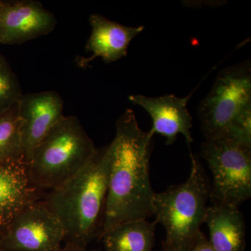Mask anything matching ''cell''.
Returning <instances> with one entry per match:
<instances>
[{"label":"cell","mask_w":251,"mask_h":251,"mask_svg":"<svg viewBox=\"0 0 251 251\" xmlns=\"http://www.w3.org/2000/svg\"><path fill=\"white\" fill-rule=\"evenodd\" d=\"M98 149L76 117L64 116L34 149L27 163L31 184L44 193L84 168Z\"/></svg>","instance_id":"4"},{"label":"cell","mask_w":251,"mask_h":251,"mask_svg":"<svg viewBox=\"0 0 251 251\" xmlns=\"http://www.w3.org/2000/svg\"><path fill=\"white\" fill-rule=\"evenodd\" d=\"M163 251H176L163 243Z\"/></svg>","instance_id":"19"},{"label":"cell","mask_w":251,"mask_h":251,"mask_svg":"<svg viewBox=\"0 0 251 251\" xmlns=\"http://www.w3.org/2000/svg\"><path fill=\"white\" fill-rule=\"evenodd\" d=\"M204 223L209 229V241L214 250L244 251L246 224L239 207L211 204L206 209Z\"/></svg>","instance_id":"13"},{"label":"cell","mask_w":251,"mask_h":251,"mask_svg":"<svg viewBox=\"0 0 251 251\" xmlns=\"http://www.w3.org/2000/svg\"><path fill=\"white\" fill-rule=\"evenodd\" d=\"M23 94L17 75L0 54V115L17 105Z\"/></svg>","instance_id":"16"},{"label":"cell","mask_w":251,"mask_h":251,"mask_svg":"<svg viewBox=\"0 0 251 251\" xmlns=\"http://www.w3.org/2000/svg\"><path fill=\"white\" fill-rule=\"evenodd\" d=\"M25 161L17 105L0 115V162Z\"/></svg>","instance_id":"15"},{"label":"cell","mask_w":251,"mask_h":251,"mask_svg":"<svg viewBox=\"0 0 251 251\" xmlns=\"http://www.w3.org/2000/svg\"><path fill=\"white\" fill-rule=\"evenodd\" d=\"M188 251H216L211 245L209 239L205 234L201 232L198 236L196 242L193 243L192 247L190 248Z\"/></svg>","instance_id":"17"},{"label":"cell","mask_w":251,"mask_h":251,"mask_svg":"<svg viewBox=\"0 0 251 251\" xmlns=\"http://www.w3.org/2000/svg\"><path fill=\"white\" fill-rule=\"evenodd\" d=\"M191 172L182 184L174 185L153 197L154 222L166 232L163 244L176 251H188L201 233L211 184L202 163L191 152Z\"/></svg>","instance_id":"5"},{"label":"cell","mask_w":251,"mask_h":251,"mask_svg":"<svg viewBox=\"0 0 251 251\" xmlns=\"http://www.w3.org/2000/svg\"><path fill=\"white\" fill-rule=\"evenodd\" d=\"M188 97H176L173 94L158 97L135 94L128 97L132 103L145 109L150 114L153 125L150 131L152 134H161L166 138V145H171L178 135H184L188 148L193 139L191 135L193 118L188 111Z\"/></svg>","instance_id":"10"},{"label":"cell","mask_w":251,"mask_h":251,"mask_svg":"<svg viewBox=\"0 0 251 251\" xmlns=\"http://www.w3.org/2000/svg\"><path fill=\"white\" fill-rule=\"evenodd\" d=\"M57 23L39 1H0V44H21L47 35Z\"/></svg>","instance_id":"8"},{"label":"cell","mask_w":251,"mask_h":251,"mask_svg":"<svg viewBox=\"0 0 251 251\" xmlns=\"http://www.w3.org/2000/svg\"><path fill=\"white\" fill-rule=\"evenodd\" d=\"M26 163L34 149L64 116V101L54 91L23 94L17 104Z\"/></svg>","instance_id":"9"},{"label":"cell","mask_w":251,"mask_h":251,"mask_svg":"<svg viewBox=\"0 0 251 251\" xmlns=\"http://www.w3.org/2000/svg\"><path fill=\"white\" fill-rule=\"evenodd\" d=\"M59 251H88V250H87V249H77V248L67 247V246H64V247H62V249H61V250Z\"/></svg>","instance_id":"18"},{"label":"cell","mask_w":251,"mask_h":251,"mask_svg":"<svg viewBox=\"0 0 251 251\" xmlns=\"http://www.w3.org/2000/svg\"><path fill=\"white\" fill-rule=\"evenodd\" d=\"M206 140H224L251 146L250 60L225 68L198 107Z\"/></svg>","instance_id":"3"},{"label":"cell","mask_w":251,"mask_h":251,"mask_svg":"<svg viewBox=\"0 0 251 251\" xmlns=\"http://www.w3.org/2000/svg\"><path fill=\"white\" fill-rule=\"evenodd\" d=\"M90 23L92 33L85 50L92 55L81 59L80 66L87 65L97 57H100L106 64L123 58L127 55L130 42L145 29L143 25H124L100 14L91 15Z\"/></svg>","instance_id":"11"},{"label":"cell","mask_w":251,"mask_h":251,"mask_svg":"<svg viewBox=\"0 0 251 251\" xmlns=\"http://www.w3.org/2000/svg\"><path fill=\"white\" fill-rule=\"evenodd\" d=\"M201 155L212 175L211 204L239 206L251 197V146L205 140Z\"/></svg>","instance_id":"6"},{"label":"cell","mask_w":251,"mask_h":251,"mask_svg":"<svg viewBox=\"0 0 251 251\" xmlns=\"http://www.w3.org/2000/svg\"><path fill=\"white\" fill-rule=\"evenodd\" d=\"M31 184L25 161L0 162V234L24 208L41 200Z\"/></svg>","instance_id":"12"},{"label":"cell","mask_w":251,"mask_h":251,"mask_svg":"<svg viewBox=\"0 0 251 251\" xmlns=\"http://www.w3.org/2000/svg\"><path fill=\"white\" fill-rule=\"evenodd\" d=\"M156 223L138 220L119 225L104 233L105 251H152Z\"/></svg>","instance_id":"14"},{"label":"cell","mask_w":251,"mask_h":251,"mask_svg":"<svg viewBox=\"0 0 251 251\" xmlns=\"http://www.w3.org/2000/svg\"><path fill=\"white\" fill-rule=\"evenodd\" d=\"M110 145L80 171L50 191L44 201L65 232L64 246L87 249L100 238L111 166Z\"/></svg>","instance_id":"2"},{"label":"cell","mask_w":251,"mask_h":251,"mask_svg":"<svg viewBox=\"0 0 251 251\" xmlns=\"http://www.w3.org/2000/svg\"><path fill=\"white\" fill-rule=\"evenodd\" d=\"M65 232L43 200L31 203L0 234V251H59Z\"/></svg>","instance_id":"7"},{"label":"cell","mask_w":251,"mask_h":251,"mask_svg":"<svg viewBox=\"0 0 251 251\" xmlns=\"http://www.w3.org/2000/svg\"><path fill=\"white\" fill-rule=\"evenodd\" d=\"M153 134L140 128L134 112L127 109L116 123L110 144L111 166L101 232L119 225L153 216L150 174Z\"/></svg>","instance_id":"1"}]
</instances>
